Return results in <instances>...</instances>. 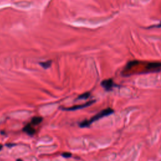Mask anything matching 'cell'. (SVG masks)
Here are the masks:
<instances>
[{"mask_svg": "<svg viewBox=\"0 0 161 161\" xmlns=\"http://www.w3.org/2000/svg\"><path fill=\"white\" fill-rule=\"evenodd\" d=\"M145 70L144 72H155L161 70L160 62H150L148 63L145 68Z\"/></svg>", "mask_w": 161, "mask_h": 161, "instance_id": "obj_1", "label": "cell"}, {"mask_svg": "<svg viewBox=\"0 0 161 161\" xmlns=\"http://www.w3.org/2000/svg\"><path fill=\"white\" fill-rule=\"evenodd\" d=\"M14 6L16 8L21 9H28L31 8L32 4L31 3L26 0H22L14 3Z\"/></svg>", "mask_w": 161, "mask_h": 161, "instance_id": "obj_2", "label": "cell"}, {"mask_svg": "<svg viewBox=\"0 0 161 161\" xmlns=\"http://www.w3.org/2000/svg\"><path fill=\"white\" fill-rule=\"evenodd\" d=\"M101 86L107 91H110L112 89L113 86H115L113 80L112 79H105L103 80L101 82Z\"/></svg>", "mask_w": 161, "mask_h": 161, "instance_id": "obj_3", "label": "cell"}, {"mask_svg": "<svg viewBox=\"0 0 161 161\" xmlns=\"http://www.w3.org/2000/svg\"><path fill=\"white\" fill-rule=\"evenodd\" d=\"M94 103L93 101H89L86 103L83 104V105H76L74 106L70 107V108H64V110H68V111H75L77 110H80L84 108H86V107H88L89 106H90L91 104H93Z\"/></svg>", "mask_w": 161, "mask_h": 161, "instance_id": "obj_4", "label": "cell"}, {"mask_svg": "<svg viewBox=\"0 0 161 161\" xmlns=\"http://www.w3.org/2000/svg\"><path fill=\"white\" fill-rule=\"evenodd\" d=\"M140 149L136 147V149H133L131 152V158L129 161H137V158L139 156Z\"/></svg>", "mask_w": 161, "mask_h": 161, "instance_id": "obj_5", "label": "cell"}, {"mask_svg": "<svg viewBox=\"0 0 161 161\" xmlns=\"http://www.w3.org/2000/svg\"><path fill=\"white\" fill-rule=\"evenodd\" d=\"M23 131H24L25 133H27L28 135H31V136L34 135V134L35 133V129H33V127L31 125H30V124H28V125H26L24 127V129H23Z\"/></svg>", "mask_w": 161, "mask_h": 161, "instance_id": "obj_6", "label": "cell"}, {"mask_svg": "<svg viewBox=\"0 0 161 161\" xmlns=\"http://www.w3.org/2000/svg\"><path fill=\"white\" fill-rule=\"evenodd\" d=\"M42 121V117L35 116V117H33V118H32V123L33 125H38V124L41 123Z\"/></svg>", "mask_w": 161, "mask_h": 161, "instance_id": "obj_7", "label": "cell"}, {"mask_svg": "<svg viewBox=\"0 0 161 161\" xmlns=\"http://www.w3.org/2000/svg\"><path fill=\"white\" fill-rule=\"evenodd\" d=\"M40 66L43 67L44 69H48L51 66V61H46L40 63Z\"/></svg>", "mask_w": 161, "mask_h": 161, "instance_id": "obj_8", "label": "cell"}, {"mask_svg": "<svg viewBox=\"0 0 161 161\" xmlns=\"http://www.w3.org/2000/svg\"><path fill=\"white\" fill-rule=\"evenodd\" d=\"M89 95H90V94L89 93H84V94H83V95H81L79 97L78 99H86L89 98Z\"/></svg>", "mask_w": 161, "mask_h": 161, "instance_id": "obj_9", "label": "cell"}, {"mask_svg": "<svg viewBox=\"0 0 161 161\" xmlns=\"http://www.w3.org/2000/svg\"><path fill=\"white\" fill-rule=\"evenodd\" d=\"M62 156L64 157H66V158H68V157H70L71 156V154L69 153V152H65L62 154Z\"/></svg>", "mask_w": 161, "mask_h": 161, "instance_id": "obj_10", "label": "cell"}, {"mask_svg": "<svg viewBox=\"0 0 161 161\" xmlns=\"http://www.w3.org/2000/svg\"><path fill=\"white\" fill-rule=\"evenodd\" d=\"M157 28H161V22L159 23V25H158L157 26Z\"/></svg>", "mask_w": 161, "mask_h": 161, "instance_id": "obj_11", "label": "cell"}, {"mask_svg": "<svg viewBox=\"0 0 161 161\" xmlns=\"http://www.w3.org/2000/svg\"><path fill=\"white\" fill-rule=\"evenodd\" d=\"M2 148H3V146L1 145H0V150L2 149Z\"/></svg>", "mask_w": 161, "mask_h": 161, "instance_id": "obj_12", "label": "cell"}, {"mask_svg": "<svg viewBox=\"0 0 161 161\" xmlns=\"http://www.w3.org/2000/svg\"><path fill=\"white\" fill-rule=\"evenodd\" d=\"M160 154H161V149H160Z\"/></svg>", "mask_w": 161, "mask_h": 161, "instance_id": "obj_13", "label": "cell"}]
</instances>
